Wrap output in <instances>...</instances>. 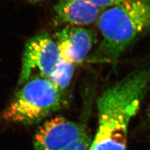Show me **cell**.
Listing matches in <instances>:
<instances>
[{"mask_svg":"<svg viewBox=\"0 0 150 150\" xmlns=\"http://www.w3.org/2000/svg\"><path fill=\"white\" fill-rule=\"evenodd\" d=\"M30 1L33 2H38V1H44V0H29Z\"/></svg>","mask_w":150,"mask_h":150,"instance_id":"11","label":"cell"},{"mask_svg":"<svg viewBox=\"0 0 150 150\" xmlns=\"http://www.w3.org/2000/svg\"><path fill=\"white\" fill-rule=\"evenodd\" d=\"M67 104L64 91L48 79L35 77L22 84L1 116L8 123L32 125Z\"/></svg>","mask_w":150,"mask_h":150,"instance_id":"3","label":"cell"},{"mask_svg":"<svg viewBox=\"0 0 150 150\" xmlns=\"http://www.w3.org/2000/svg\"><path fill=\"white\" fill-rule=\"evenodd\" d=\"M101 9L88 0H59L54 4L53 12L58 24L81 26L98 20Z\"/></svg>","mask_w":150,"mask_h":150,"instance_id":"7","label":"cell"},{"mask_svg":"<svg viewBox=\"0 0 150 150\" xmlns=\"http://www.w3.org/2000/svg\"><path fill=\"white\" fill-rule=\"evenodd\" d=\"M102 39L86 60L115 63L130 46L150 32V0H129L108 9L98 20Z\"/></svg>","mask_w":150,"mask_h":150,"instance_id":"2","label":"cell"},{"mask_svg":"<svg viewBox=\"0 0 150 150\" xmlns=\"http://www.w3.org/2000/svg\"><path fill=\"white\" fill-rule=\"evenodd\" d=\"M74 65L62 58L48 79L59 90L64 91L71 80L75 69Z\"/></svg>","mask_w":150,"mask_h":150,"instance_id":"8","label":"cell"},{"mask_svg":"<svg viewBox=\"0 0 150 150\" xmlns=\"http://www.w3.org/2000/svg\"><path fill=\"white\" fill-rule=\"evenodd\" d=\"M88 1L96 6L103 9L105 8L110 7V8L120 5V4L128 1L129 0H88Z\"/></svg>","mask_w":150,"mask_h":150,"instance_id":"10","label":"cell"},{"mask_svg":"<svg viewBox=\"0 0 150 150\" xmlns=\"http://www.w3.org/2000/svg\"><path fill=\"white\" fill-rule=\"evenodd\" d=\"M62 58L58 48L46 33L36 35L25 46L19 84L21 86L31 78L48 79Z\"/></svg>","mask_w":150,"mask_h":150,"instance_id":"4","label":"cell"},{"mask_svg":"<svg viewBox=\"0 0 150 150\" xmlns=\"http://www.w3.org/2000/svg\"><path fill=\"white\" fill-rule=\"evenodd\" d=\"M150 87V66L108 87L97 101L98 127L90 150H126L131 120Z\"/></svg>","mask_w":150,"mask_h":150,"instance_id":"1","label":"cell"},{"mask_svg":"<svg viewBox=\"0 0 150 150\" xmlns=\"http://www.w3.org/2000/svg\"><path fill=\"white\" fill-rule=\"evenodd\" d=\"M88 134L82 126L64 117H54L38 128L34 150H62Z\"/></svg>","mask_w":150,"mask_h":150,"instance_id":"5","label":"cell"},{"mask_svg":"<svg viewBox=\"0 0 150 150\" xmlns=\"http://www.w3.org/2000/svg\"><path fill=\"white\" fill-rule=\"evenodd\" d=\"M54 37L62 58L74 64L86 59L96 40L95 32L79 26H65Z\"/></svg>","mask_w":150,"mask_h":150,"instance_id":"6","label":"cell"},{"mask_svg":"<svg viewBox=\"0 0 150 150\" xmlns=\"http://www.w3.org/2000/svg\"><path fill=\"white\" fill-rule=\"evenodd\" d=\"M93 140L90 136L88 134L62 150H90Z\"/></svg>","mask_w":150,"mask_h":150,"instance_id":"9","label":"cell"}]
</instances>
